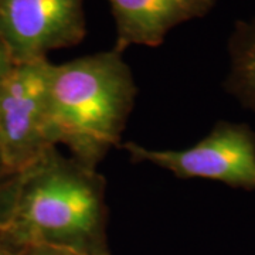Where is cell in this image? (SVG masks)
Instances as JSON below:
<instances>
[{
    "instance_id": "obj_9",
    "label": "cell",
    "mask_w": 255,
    "mask_h": 255,
    "mask_svg": "<svg viewBox=\"0 0 255 255\" xmlns=\"http://www.w3.org/2000/svg\"><path fill=\"white\" fill-rule=\"evenodd\" d=\"M9 253L10 255H84L71 250L51 246H27Z\"/></svg>"
},
{
    "instance_id": "obj_8",
    "label": "cell",
    "mask_w": 255,
    "mask_h": 255,
    "mask_svg": "<svg viewBox=\"0 0 255 255\" xmlns=\"http://www.w3.org/2000/svg\"><path fill=\"white\" fill-rule=\"evenodd\" d=\"M21 173L0 169V231L6 226L17 194Z\"/></svg>"
},
{
    "instance_id": "obj_3",
    "label": "cell",
    "mask_w": 255,
    "mask_h": 255,
    "mask_svg": "<svg viewBox=\"0 0 255 255\" xmlns=\"http://www.w3.org/2000/svg\"><path fill=\"white\" fill-rule=\"evenodd\" d=\"M133 163H149L179 179H204L255 190V132L246 124L221 121L206 136L184 149H152L121 143Z\"/></svg>"
},
{
    "instance_id": "obj_1",
    "label": "cell",
    "mask_w": 255,
    "mask_h": 255,
    "mask_svg": "<svg viewBox=\"0 0 255 255\" xmlns=\"http://www.w3.org/2000/svg\"><path fill=\"white\" fill-rule=\"evenodd\" d=\"M105 177L54 146L21 172L0 247L51 246L111 255Z\"/></svg>"
},
{
    "instance_id": "obj_2",
    "label": "cell",
    "mask_w": 255,
    "mask_h": 255,
    "mask_svg": "<svg viewBox=\"0 0 255 255\" xmlns=\"http://www.w3.org/2000/svg\"><path fill=\"white\" fill-rule=\"evenodd\" d=\"M136 94L132 70L115 48L51 63L47 90L50 143L64 146L77 162L98 169L114 147H121Z\"/></svg>"
},
{
    "instance_id": "obj_4",
    "label": "cell",
    "mask_w": 255,
    "mask_h": 255,
    "mask_svg": "<svg viewBox=\"0 0 255 255\" xmlns=\"http://www.w3.org/2000/svg\"><path fill=\"white\" fill-rule=\"evenodd\" d=\"M48 58L13 63L0 84V157L21 173L54 146L47 135Z\"/></svg>"
},
{
    "instance_id": "obj_5",
    "label": "cell",
    "mask_w": 255,
    "mask_h": 255,
    "mask_svg": "<svg viewBox=\"0 0 255 255\" xmlns=\"http://www.w3.org/2000/svg\"><path fill=\"white\" fill-rule=\"evenodd\" d=\"M85 36L84 0H0V40L13 63L48 58Z\"/></svg>"
},
{
    "instance_id": "obj_7",
    "label": "cell",
    "mask_w": 255,
    "mask_h": 255,
    "mask_svg": "<svg viewBox=\"0 0 255 255\" xmlns=\"http://www.w3.org/2000/svg\"><path fill=\"white\" fill-rule=\"evenodd\" d=\"M228 53L230 71L226 87L246 108L255 111V16L236 24Z\"/></svg>"
},
{
    "instance_id": "obj_6",
    "label": "cell",
    "mask_w": 255,
    "mask_h": 255,
    "mask_svg": "<svg viewBox=\"0 0 255 255\" xmlns=\"http://www.w3.org/2000/svg\"><path fill=\"white\" fill-rule=\"evenodd\" d=\"M115 20L114 48L159 47L170 30L186 21L204 17L217 0H108Z\"/></svg>"
},
{
    "instance_id": "obj_11",
    "label": "cell",
    "mask_w": 255,
    "mask_h": 255,
    "mask_svg": "<svg viewBox=\"0 0 255 255\" xmlns=\"http://www.w3.org/2000/svg\"><path fill=\"white\" fill-rule=\"evenodd\" d=\"M0 255H10V253L6 250V248H3V247H0Z\"/></svg>"
},
{
    "instance_id": "obj_10",
    "label": "cell",
    "mask_w": 255,
    "mask_h": 255,
    "mask_svg": "<svg viewBox=\"0 0 255 255\" xmlns=\"http://www.w3.org/2000/svg\"><path fill=\"white\" fill-rule=\"evenodd\" d=\"M11 64H13V60H11V57H10L9 51H7L6 46H4V44L1 43V40H0V84L3 81L4 75H6L7 71L10 70ZM0 169H6V167L3 166V163H1V157H0Z\"/></svg>"
}]
</instances>
